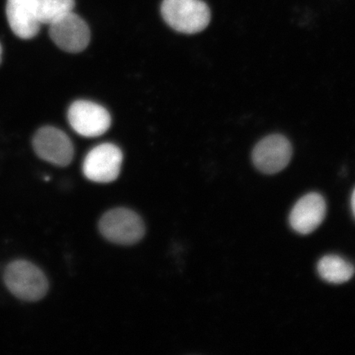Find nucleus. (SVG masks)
<instances>
[{"instance_id":"nucleus-4","label":"nucleus","mask_w":355,"mask_h":355,"mask_svg":"<svg viewBox=\"0 0 355 355\" xmlns=\"http://www.w3.org/2000/svg\"><path fill=\"white\" fill-rule=\"evenodd\" d=\"M123 162L118 146L104 144L96 146L84 159L83 170L89 180L96 183H110L117 179Z\"/></svg>"},{"instance_id":"nucleus-9","label":"nucleus","mask_w":355,"mask_h":355,"mask_svg":"<svg viewBox=\"0 0 355 355\" xmlns=\"http://www.w3.org/2000/svg\"><path fill=\"white\" fill-rule=\"evenodd\" d=\"M326 212V202L322 195L311 193L301 198L293 207L290 224L297 233L309 234L320 226Z\"/></svg>"},{"instance_id":"nucleus-2","label":"nucleus","mask_w":355,"mask_h":355,"mask_svg":"<svg viewBox=\"0 0 355 355\" xmlns=\"http://www.w3.org/2000/svg\"><path fill=\"white\" fill-rule=\"evenodd\" d=\"M3 279L12 294L24 301L41 300L49 288L46 275L37 266L25 260L15 261L8 265Z\"/></svg>"},{"instance_id":"nucleus-1","label":"nucleus","mask_w":355,"mask_h":355,"mask_svg":"<svg viewBox=\"0 0 355 355\" xmlns=\"http://www.w3.org/2000/svg\"><path fill=\"white\" fill-rule=\"evenodd\" d=\"M161 11L166 24L181 33H198L210 24L209 8L202 0H164Z\"/></svg>"},{"instance_id":"nucleus-12","label":"nucleus","mask_w":355,"mask_h":355,"mask_svg":"<svg viewBox=\"0 0 355 355\" xmlns=\"http://www.w3.org/2000/svg\"><path fill=\"white\" fill-rule=\"evenodd\" d=\"M35 15L41 24L51 25L73 12L74 0H32Z\"/></svg>"},{"instance_id":"nucleus-10","label":"nucleus","mask_w":355,"mask_h":355,"mask_svg":"<svg viewBox=\"0 0 355 355\" xmlns=\"http://www.w3.org/2000/svg\"><path fill=\"white\" fill-rule=\"evenodd\" d=\"M6 15L13 33L19 38L32 39L41 29L32 0H8Z\"/></svg>"},{"instance_id":"nucleus-3","label":"nucleus","mask_w":355,"mask_h":355,"mask_svg":"<svg viewBox=\"0 0 355 355\" xmlns=\"http://www.w3.org/2000/svg\"><path fill=\"white\" fill-rule=\"evenodd\" d=\"M99 229L107 241L121 245H132L145 234L143 220L127 208H115L106 212L99 222Z\"/></svg>"},{"instance_id":"nucleus-13","label":"nucleus","mask_w":355,"mask_h":355,"mask_svg":"<svg viewBox=\"0 0 355 355\" xmlns=\"http://www.w3.org/2000/svg\"><path fill=\"white\" fill-rule=\"evenodd\" d=\"M352 207L353 214H354V216L355 218V189L354 190V192L352 193Z\"/></svg>"},{"instance_id":"nucleus-7","label":"nucleus","mask_w":355,"mask_h":355,"mask_svg":"<svg viewBox=\"0 0 355 355\" xmlns=\"http://www.w3.org/2000/svg\"><path fill=\"white\" fill-rule=\"evenodd\" d=\"M50 37L62 51L69 53L82 52L91 40V32L81 17L71 12L50 25Z\"/></svg>"},{"instance_id":"nucleus-6","label":"nucleus","mask_w":355,"mask_h":355,"mask_svg":"<svg viewBox=\"0 0 355 355\" xmlns=\"http://www.w3.org/2000/svg\"><path fill=\"white\" fill-rule=\"evenodd\" d=\"M35 153L44 161L58 166H69L73 157V146L68 135L54 127H44L33 139Z\"/></svg>"},{"instance_id":"nucleus-5","label":"nucleus","mask_w":355,"mask_h":355,"mask_svg":"<svg viewBox=\"0 0 355 355\" xmlns=\"http://www.w3.org/2000/svg\"><path fill=\"white\" fill-rule=\"evenodd\" d=\"M68 118L74 131L86 137L104 135L111 123L108 111L103 106L89 101H75L70 106Z\"/></svg>"},{"instance_id":"nucleus-14","label":"nucleus","mask_w":355,"mask_h":355,"mask_svg":"<svg viewBox=\"0 0 355 355\" xmlns=\"http://www.w3.org/2000/svg\"><path fill=\"white\" fill-rule=\"evenodd\" d=\"M2 60V46L1 44H0V64H1Z\"/></svg>"},{"instance_id":"nucleus-8","label":"nucleus","mask_w":355,"mask_h":355,"mask_svg":"<svg viewBox=\"0 0 355 355\" xmlns=\"http://www.w3.org/2000/svg\"><path fill=\"white\" fill-rule=\"evenodd\" d=\"M292 157V146L286 137L274 135L257 144L252 157L257 170L266 175L277 174L285 168Z\"/></svg>"},{"instance_id":"nucleus-11","label":"nucleus","mask_w":355,"mask_h":355,"mask_svg":"<svg viewBox=\"0 0 355 355\" xmlns=\"http://www.w3.org/2000/svg\"><path fill=\"white\" fill-rule=\"evenodd\" d=\"M320 277L331 284H343L349 281L354 275V266L339 256L323 257L318 264Z\"/></svg>"}]
</instances>
